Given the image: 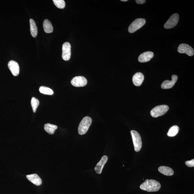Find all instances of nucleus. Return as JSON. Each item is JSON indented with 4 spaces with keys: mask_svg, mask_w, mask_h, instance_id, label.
<instances>
[{
    "mask_svg": "<svg viewBox=\"0 0 194 194\" xmlns=\"http://www.w3.org/2000/svg\"><path fill=\"white\" fill-rule=\"evenodd\" d=\"M185 164L189 167H193L194 166V159H193L191 161H186Z\"/></svg>",
    "mask_w": 194,
    "mask_h": 194,
    "instance_id": "obj_24",
    "label": "nucleus"
},
{
    "mask_svg": "<svg viewBox=\"0 0 194 194\" xmlns=\"http://www.w3.org/2000/svg\"><path fill=\"white\" fill-rule=\"evenodd\" d=\"M136 2L138 4H143L145 3V0H136Z\"/></svg>",
    "mask_w": 194,
    "mask_h": 194,
    "instance_id": "obj_25",
    "label": "nucleus"
},
{
    "mask_svg": "<svg viewBox=\"0 0 194 194\" xmlns=\"http://www.w3.org/2000/svg\"><path fill=\"white\" fill-rule=\"evenodd\" d=\"M55 6L60 9H63L65 7V3L64 0H53Z\"/></svg>",
    "mask_w": 194,
    "mask_h": 194,
    "instance_id": "obj_23",
    "label": "nucleus"
},
{
    "mask_svg": "<svg viewBox=\"0 0 194 194\" xmlns=\"http://www.w3.org/2000/svg\"><path fill=\"white\" fill-rule=\"evenodd\" d=\"M30 32L31 35L33 37H36L38 33L37 28L35 21L33 19H30Z\"/></svg>",
    "mask_w": 194,
    "mask_h": 194,
    "instance_id": "obj_17",
    "label": "nucleus"
},
{
    "mask_svg": "<svg viewBox=\"0 0 194 194\" xmlns=\"http://www.w3.org/2000/svg\"><path fill=\"white\" fill-rule=\"evenodd\" d=\"M171 81L166 80L163 82L161 84V87L164 89H167L172 88L177 82L178 79V76L175 75H173L172 77Z\"/></svg>",
    "mask_w": 194,
    "mask_h": 194,
    "instance_id": "obj_11",
    "label": "nucleus"
},
{
    "mask_svg": "<svg viewBox=\"0 0 194 194\" xmlns=\"http://www.w3.org/2000/svg\"><path fill=\"white\" fill-rule=\"evenodd\" d=\"M31 105L33 108V110L34 113H35L36 111L37 107L39 105V101L38 99L34 97H32L31 100Z\"/></svg>",
    "mask_w": 194,
    "mask_h": 194,
    "instance_id": "obj_22",
    "label": "nucleus"
},
{
    "mask_svg": "<svg viewBox=\"0 0 194 194\" xmlns=\"http://www.w3.org/2000/svg\"><path fill=\"white\" fill-rule=\"evenodd\" d=\"M8 67L14 76L18 75L19 73V67L17 62L14 60H10L8 63Z\"/></svg>",
    "mask_w": 194,
    "mask_h": 194,
    "instance_id": "obj_10",
    "label": "nucleus"
},
{
    "mask_svg": "<svg viewBox=\"0 0 194 194\" xmlns=\"http://www.w3.org/2000/svg\"><path fill=\"white\" fill-rule=\"evenodd\" d=\"M179 129V127L177 126H172L169 129L167 135L168 136L170 137L175 136L178 133Z\"/></svg>",
    "mask_w": 194,
    "mask_h": 194,
    "instance_id": "obj_20",
    "label": "nucleus"
},
{
    "mask_svg": "<svg viewBox=\"0 0 194 194\" xmlns=\"http://www.w3.org/2000/svg\"><path fill=\"white\" fill-rule=\"evenodd\" d=\"M87 80L84 77L76 76L72 79L71 83L73 86L76 87H83L87 84Z\"/></svg>",
    "mask_w": 194,
    "mask_h": 194,
    "instance_id": "obj_9",
    "label": "nucleus"
},
{
    "mask_svg": "<svg viewBox=\"0 0 194 194\" xmlns=\"http://www.w3.org/2000/svg\"><path fill=\"white\" fill-rule=\"evenodd\" d=\"M179 16L177 13H175L172 15L165 23L164 28L166 29H170L175 27L178 22Z\"/></svg>",
    "mask_w": 194,
    "mask_h": 194,
    "instance_id": "obj_6",
    "label": "nucleus"
},
{
    "mask_svg": "<svg viewBox=\"0 0 194 194\" xmlns=\"http://www.w3.org/2000/svg\"><path fill=\"white\" fill-rule=\"evenodd\" d=\"M158 170L161 173L166 176H172L173 175L174 171L170 167L161 166L158 168Z\"/></svg>",
    "mask_w": 194,
    "mask_h": 194,
    "instance_id": "obj_16",
    "label": "nucleus"
},
{
    "mask_svg": "<svg viewBox=\"0 0 194 194\" xmlns=\"http://www.w3.org/2000/svg\"><path fill=\"white\" fill-rule=\"evenodd\" d=\"M169 109V106L166 105H163L156 106L151 110V115L154 118H157L164 115L168 111Z\"/></svg>",
    "mask_w": 194,
    "mask_h": 194,
    "instance_id": "obj_3",
    "label": "nucleus"
},
{
    "mask_svg": "<svg viewBox=\"0 0 194 194\" xmlns=\"http://www.w3.org/2000/svg\"><path fill=\"white\" fill-rule=\"evenodd\" d=\"M43 28L44 31L47 33H52L53 28L51 23L48 19H45L43 22Z\"/></svg>",
    "mask_w": 194,
    "mask_h": 194,
    "instance_id": "obj_19",
    "label": "nucleus"
},
{
    "mask_svg": "<svg viewBox=\"0 0 194 194\" xmlns=\"http://www.w3.org/2000/svg\"><path fill=\"white\" fill-rule=\"evenodd\" d=\"M154 54L151 51H146L140 54L138 58V61L141 63L149 62L154 56Z\"/></svg>",
    "mask_w": 194,
    "mask_h": 194,
    "instance_id": "obj_13",
    "label": "nucleus"
},
{
    "mask_svg": "<svg viewBox=\"0 0 194 194\" xmlns=\"http://www.w3.org/2000/svg\"><path fill=\"white\" fill-rule=\"evenodd\" d=\"M108 160V156L104 155L101 158L100 161L98 163L95 168V172L97 174H100L106 164Z\"/></svg>",
    "mask_w": 194,
    "mask_h": 194,
    "instance_id": "obj_12",
    "label": "nucleus"
},
{
    "mask_svg": "<svg viewBox=\"0 0 194 194\" xmlns=\"http://www.w3.org/2000/svg\"><path fill=\"white\" fill-rule=\"evenodd\" d=\"M71 56V45L68 42H65L62 46V57L65 61L70 59Z\"/></svg>",
    "mask_w": 194,
    "mask_h": 194,
    "instance_id": "obj_8",
    "label": "nucleus"
},
{
    "mask_svg": "<svg viewBox=\"0 0 194 194\" xmlns=\"http://www.w3.org/2000/svg\"><path fill=\"white\" fill-rule=\"evenodd\" d=\"M27 179L33 184L37 186H39L42 184V180L36 174H33L26 176Z\"/></svg>",
    "mask_w": 194,
    "mask_h": 194,
    "instance_id": "obj_15",
    "label": "nucleus"
},
{
    "mask_svg": "<svg viewBox=\"0 0 194 194\" xmlns=\"http://www.w3.org/2000/svg\"><path fill=\"white\" fill-rule=\"evenodd\" d=\"M146 20L143 19H137L131 24L129 28V31L131 33L134 32L139 29L145 24Z\"/></svg>",
    "mask_w": 194,
    "mask_h": 194,
    "instance_id": "obj_5",
    "label": "nucleus"
},
{
    "mask_svg": "<svg viewBox=\"0 0 194 194\" xmlns=\"http://www.w3.org/2000/svg\"><path fill=\"white\" fill-rule=\"evenodd\" d=\"M121 1H128L127 0H121Z\"/></svg>",
    "mask_w": 194,
    "mask_h": 194,
    "instance_id": "obj_26",
    "label": "nucleus"
},
{
    "mask_svg": "<svg viewBox=\"0 0 194 194\" xmlns=\"http://www.w3.org/2000/svg\"><path fill=\"white\" fill-rule=\"evenodd\" d=\"M39 90L41 93L45 94V95H52L54 94L53 90L50 88H47V87H40Z\"/></svg>",
    "mask_w": 194,
    "mask_h": 194,
    "instance_id": "obj_21",
    "label": "nucleus"
},
{
    "mask_svg": "<svg viewBox=\"0 0 194 194\" xmlns=\"http://www.w3.org/2000/svg\"><path fill=\"white\" fill-rule=\"evenodd\" d=\"M92 122V119L89 117H85L82 120L78 128V132L80 135H83L88 132Z\"/></svg>",
    "mask_w": 194,
    "mask_h": 194,
    "instance_id": "obj_2",
    "label": "nucleus"
},
{
    "mask_svg": "<svg viewBox=\"0 0 194 194\" xmlns=\"http://www.w3.org/2000/svg\"><path fill=\"white\" fill-rule=\"evenodd\" d=\"M46 132L50 135L54 134L55 131L58 129V127L54 124L47 123L45 124L44 127Z\"/></svg>",
    "mask_w": 194,
    "mask_h": 194,
    "instance_id": "obj_18",
    "label": "nucleus"
},
{
    "mask_svg": "<svg viewBox=\"0 0 194 194\" xmlns=\"http://www.w3.org/2000/svg\"><path fill=\"white\" fill-rule=\"evenodd\" d=\"M144 77L143 74L141 73L138 72L136 73L133 76L132 81L133 84L137 86H139L143 82Z\"/></svg>",
    "mask_w": 194,
    "mask_h": 194,
    "instance_id": "obj_14",
    "label": "nucleus"
},
{
    "mask_svg": "<svg viewBox=\"0 0 194 194\" xmlns=\"http://www.w3.org/2000/svg\"><path fill=\"white\" fill-rule=\"evenodd\" d=\"M161 184L158 181L153 179H146L140 185V189L148 192H157L161 188Z\"/></svg>",
    "mask_w": 194,
    "mask_h": 194,
    "instance_id": "obj_1",
    "label": "nucleus"
},
{
    "mask_svg": "<svg viewBox=\"0 0 194 194\" xmlns=\"http://www.w3.org/2000/svg\"><path fill=\"white\" fill-rule=\"evenodd\" d=\"M178 51L179 53H185L188 56H192L194 54V51L193 48L188 44H180L178 47Z\"/></svg>",
    "mask_w": 194,
    "mask_h": 194,
    "instance_id": "obj_7",
    "label": "nucleus"
},
{
    "mask_svg": "<svg viewBox=\"0 0 194 194\" xmlns=\"http://www.w3.org/2000/svg\"><path fill=\"white\" fill-rule=\"evenodd\" d=\"M131 133L132 137L135 150L137 152H139L142 146L141 137L139 133L136 131H131Z\"/></svg>",
    "mask_w": 194,
    "mask_h": 194,
    "instance_id": "obj_4",
    "label": "nucleus"
}]
</instances>
